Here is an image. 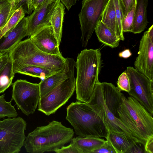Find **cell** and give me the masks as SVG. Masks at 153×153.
Masks as SVG:
<instances>
[{
	"label": "cell",
	"instance_id": "37",
	"mask_svg": "<svg viewBox=\"0 0 153 153\" xmlns=\"http://www.w3.org/2000/svg\"><path fill=\"white\" fill-rule=\"evenodd\" d=\"M9 57L8 53L3 55V56L0 59V71L7 63Z\"/></svg>",
	"mask_w": 153,
	"mask_h": 153
},
{
	"label": "cell",
	"instance_id": "31",
	"mask_svg": "<svg viewBox=\"0 0 153 153\" xmlns=\"http://www.w3.org/2000/svg\"><path fill=\"white\" fill-rule=\"evenodd\" d=\"M117 88L121 91L128 93L130 89V81L126 71L123 72L119 76L117 82Z\"/></svg>",
	"mask_w": 153,
	"mask_h": 153
},
{
	"label": "cell",
	"instance_id": "21",
	"mask_svg": "<svg viewBox=\"0 0 153 153\" xmlns=\"http://www.w3.org/2000/svg\"><path fill=\"white\" fill-rule=\"evenodd\" d=\"M65 9L64 5L60 0H58L50 18V25L59 45L62 37Z\"/></svg>",
	"mask_w": 153,
	"mask_h": 153
},
{
	"label": "cell",
	"instance_id": "28",
	"mask_svg": "<svg viewBox=\"0 0 153 153\" xmlns=\"http://www.w3.org/2000/svg\"><path fill=\"white\" fill-rule=\"evenodd\" d=\"M12 7V2L10 1L0 0V30L8 21Z\"/></svg>",
	"mask_w": 153,
	"mask_h": 153
},
{
	"label": "cell",
	"instance_id": "23",
	"mask_svg": "<svg viewBox=\"0 0 153 153\" xmlns=\"http://www.w3.org/2000/svg\"><path fill=\"white\" fill-rule=\"evenodd\" d=\"M101 21L117 38L114 0H108L103 13Z\"/></svg>",
	"mask_w": 153,
	"mask_h": 153
},
{
	"label": "cell",
	"instance_id": "5",
	"mask_svg": "<svg viewBox=\"0 0 153 153\" xmlns=\"http://www.w3.org/2000/svg\"><path fill=\"white\" fill-rule=\"evenodd\" d=\"M8 54L13 62L40 66L56 72L64 71L67 65L66 58L42 51L35 46L30 38L21 41Z\"/></svg>",
	"mask_w": 153,
	"mask_h": 153
},
{
	"label": "cell",
	"instance_id": "14",
	"mask_svg": "<svg viewBox=\"0 0 153 153\" xmlns=\"http://www.w3.org/2000/svg\"><path fill=\"white\" fill-rule=\"evenodd\" d=\"M30 38L35 46L42 51L51 55L62 56L51 25L42 28Z\"/></svg>",
	"mask_w": 153,
	"mask_h": 153
},
{
	"label": "cell",
	"instance_id": "25",
	"mask_svg": "<svg viewBox=\"0 0 153 153\" xmlns=\"http://www.w3.org/2000/svg\"><path fill=\"white\" fill-rule=\"evenodd\" d=\"M23 9L20 7L13 13L5 26L0 30V38L15 27L25 16Z\"/></svg>",
	"mask_w": 153,
	"mask_h": 153
},
{
	"label": "cell",
	"instance_id": "24",
	"mask_svg": "<svg viewBox=\"0 0 153 153\" xmlns=\"http://www.w3.org/2000/svg\"><path fill=\"white\" fill-rule=\"evenodd\" d=\"M15 74L13 62L9 58L0 71V94L3 93L10 85Z\"/></svg>",
	"mask_w": 153,
	"mask_h": 153
},
{
	"label": "cell",
	"instance_id": "39",
	"mask_svg": "<svg viewBox=\"0 0 153 153\" xmlns=\"http://www.w3.org/2000/svg\"><path fill=\"white\" fill-rule=\"evenodd\" d=\"M45 0H31L33 10L39 7Z\"/></svg>",
	"mask_w": 153,
	"mask_h": 153
},
{
	"label": "cell",
	"instance_id": "19",
	"mask_svg": "<svg viewBox=\"0 0 153 153\" xmlns=\"http://www.w3.org/2000/svg\"><path fill=\"white\" fill-rule=\"evenodd\" d=\"M106 141L103 139L94 137L73 138L71 143L79 149L81 153H91L103 145Z\"/></svg>",
	"mask_w": 153,
	"mask_h": 153
},
{
	"label": "cell",
	"instance_id": "17",
	"mask_svg": "<svg viewBox=\"0 0 153 153\" xmlns=\"http://www.w3.org/2000/svg\"><path fill=\"white\" fill-rule=\"evenodd\" d=\"M105 138L111 143L116 153H128L137 143H143L135 137L123 131L118 132L108 130Z\"/></svg>",
	"mask_w": 153,
	"mask_h": 153
},
{
	"label": "cell",
	"instance_id": "1",
	"mask_svg": "<svg viewBox=\"0 0 153 153\" xmlns=\"http://www.w3.org/2000/svg\"><path fill=\"white\" fill-rule=\"evenodd\" d=\"M102 64L99 48L85 49L78 53L75 62L76 99L88 103L96 84L99 81V75Z\"/></svg>",
	"mask_w": 153,
	"mask_h": 153
},
{
	"label": "cell",
	"instance_id": "13",
	"mask_svg": "<svg viewBox=\"0 0 153 153\" xmlns=\"http://www.w3.org/2000/svg\"><path fill=\"white\" fill-rule=\"evenodd\" d=\"M58 0H45L35 9L29 17V36L34 35L43 27L50 25V18Z\"/></svg>",
	"mask_w": 153,
	"mask_h": 153
},
{
	"label": "cell",
	"instance_id": "29",
	"mask_svg": "<svg viewBox=\"0 0 153 153\" xmlns=\"http://www.w3.org/2000/svg\"><path fill=\"white\" fill-rule=\"evenodd\" d=\"M12 3V7L9 20L14 11L20 7L22 8L25 13L29 15H30L33 10L31 0H14Z\"/></svg>",
	"mask_w": 153,
	"mask_h": 153
},
{
	"label": "cell",
	"instance_id": "11",
	"mask_svg": "<svg viewBox=\"0 0 153 153\" xmlns=\"http://www.w3.org/2000/svg\"><path fill=\"white\" fill-rule=\"evenodd\" d=\"M134 68L153 81V25L145 32L140 41Z\"/></svg>",
	"mask_w": 153,
	"mask_h": 153
},
{
	"label": "cell",
	"instance_id": "38",
	"mask_svg": "<svg viewBox=\"0 0 153 153\" xmlns=\"http://www.w3.org/2000/svg\"><path fill=\"white\" fill-rule=\"evenodd\" d=\"M132 55L130 50L129 49H126L120 52L118 55L120 57L126 59L130 57Z\"/></svg>",
	"mask_w": 153,
	"mask_h": 153
},
{
	"label": "cell",
	"instance_id": "9",
	"mask_svg": "<svg viewBox=\"0 0 153 153\" xmlns=\"http://www.w3.org/2000/svg\"><path fill=\"white\" fill-rule=\"evenodd\" d=\"M40 99L39 84L23 79L17 80L13 83L11 100H14L18 109L25 115L34 113Z\"/></svg>",
	"mask_w": 153,
	"mask_h": 153
},
{
	"label": "cell",
	"instance_id": "4",
	"mask_svg": "<svg viewBox=\"0 0 153 153\" xmlns=\"http://www.w3.org/2000/svg\"><path fill=\"white\" fill-rule=\"evenodd\" d=\"M66 119L76 134L82 137L106 138L108 130L97 112L88 103L76 101L66 108Z\"/></svg>",
	"mask_w": 153,
	"mask_h": 153
},
{
	"label": "cell",
	"instance_id": "12",
	"mask_svg": "<svg viewBox=\"0 0 153 153\" xmlns=\"http://www.w3.org/2000/svg\"><path fill=\"white\" fill-rule=\"evenodd\" d=\"M99 82L96 84L88 104L98 114L107 130L118 132L123 131L132 135L130 131L118 118L113 114L106 105L100 94Z\"/></svg>",
	"mask_w": 153,
	"mask_h": 153
},
{
	"label": "cell",
	"instance_id": "41",
	"mask_svg": "<svg viewBox=\"0 0 153 153\" xmlns=\"http://www.w3.org/2000/svg\"><path fill=\"white\" fill-rule=\"evenodd\" d=\"M9 0L10 1H11L12 2L14 1V0Z\"/></svg>",
	"mask_w": 153,
	"mask_h": 153
},
{
	"label": "cell",
	"instance_id": "27",
	"mask_svg": "<svg viewBox=\"0 0 153 153\" xmlns=\"http://www.w3.org/2000/svg\"><path fill=\"white\" fill-rule=\"evenodd\" d=\"M5 94L0 96V119L7 117H16L18 114L14 108L11 104L12 100L9 102L5 99Z\"/></svg>",
	"mask_w": 153,
	"mask_h": 153
},
{
	"label": "cell",
	"instance_id": "2",
	"mask_svg": "<svg viewBox=\"0 0 153 153\" xmlns=\"http://www.w3.org/2000/svg\"><path fill=\"white\" fill-rule=\"evenodd\" d=\"M74 133L72 128L53 120L29 133L25 137L24 146L29 153L54 152L71 141Z\"/></svg>",
	"mask_w": 153,
	"mask_h": 153
},
{
	"label": "cell",
	"instance_id": "40",
	"mask_svg": "<svg viewBox=\"0 0 153 153\" xmlns=\"http://www.w3.org/2000/svg\"><path fill=\"white\" fill-rule=\"evenodd\" d=\"M3 55L0 52V59L3 56Z\"/></svg>",
	"mask_w": 153,
	"mask_h": 153
},
{
	"label": "cell",
	"instance_id": "22",
	"mask_svg": "<svg viewBox=\"0 0 153 153\" xmlns=\"http://www.w3.org/2000/svg\"><path fill=\"white\" fill-rule=\"evenodd\" d=\"M94 31L99 41L112 48L117 47L120 40L115 36L101 21L97 23Z\"/></svg>",
	"mask_w": 153,
	"mask_h": 153
},
{
	"label": "cell",
	"instance_id": "15",
	"mask_svg": "<svg viewBox=\"0 0 153 153\" xmlns=\"http://www.w3.org/2000/svg\"><path fill=\"white\" fill-rule=\"evenodd\" d=\"M29 16L24 17L13 28L0 38V52L8 53L24 38L28 35Z\"/></svg>",
	"mask_w": 153,
	"mask_h": 153
},
{
	"label": "cell",
	"instance_id": "20",
	"mask_svg": "<svg viewBox=\"0 0 153 153\" xmlns=\"http://www.w3.org/2000/svg\"><path fill=\"white\" fill-rule=\"evenodd\" d=\"M13 69L15 74L18 73L43 80L56 72L45 68L34 65H26L13 62Z\"/></svg>",
	"mask_w": 153,
	"mask_h": 153
},
{
	"label": "cell",
	"instance_id": "34",
	"mask_svg": "<svg viewBox=\"0 0 153 153\" xmlns=\"http://www.w3.org/2000/svg\"><path fill=\"white\" fill-rule=\"evenodd\" d=\"M124 18L134 5L136 4V0H121Z\"/></svg>",
	"mask_w": 153,
	"mask_h": 153
},
{
	"label": "cell",
	"instance_id": "7",
	"mask_svg": "<svg viewBox=\"0 0 153 153\" xmlns=\"http://www.w3.org/2000/svg\"><path fill=\"white\" fill-rule=\"evenodd\" d=\"M109 0H83L78 16L81 31V41L85 47L98 22Z\"/></svg>",
	"mask_w": 153,
	"mask_h": 153
},
{
	"label": "cell",
	"instance_id": "33",
	"mask_svg": "<svg viewBox=\"0 0 153 153\" xmlns=\"http://www.w3.org/2000/svg\"><path fill=\"white\" fill-rule=\"evenodd\" d=\"M54 152L57 153H81L80 150L71 143L68 146H63Z\"/></svg>",
	"mask_w": 153,
	"mask_h": 153
},
{
	"label": "cell",
	"instance_id": "18",
	"mask_svg": "<svg viewBox=\"0 0 153 153\" xmlns=\"http://www.w3.org/2000/svg\"><path fill=\"white\" fill-rule=\"evenodd\" d=\"M148 0H136L133 26L131 32L140 33L146 28L148 22L147 18V7Z\"/></svg>",
	"mask_w": 153,
	"mask_h": 153
},
{
	"label": "cell",
	"instance_id": "8",
	"mask_svg": "<svg viewBox=\"0 0 153 153\" xmlns=\"http://www.w3.org/2000/svg\"><path fill=\"white\" fill-rule=\"evenodd\" d=\"M75 90L74 74L40 98L38 110L48 116L55 113L66 103Z\"/></svg>",
	"mask_w": 153,
	"mask_h": 153
},
{
	"label": "cell",
	"instance_id": "35",
	"mask_svg": "<svg viewBox=\"0 0 153 153\" xmlns=\"http://www.w3.org/2000/svg\"><path fill=\"white\" fill-rule=\"evenodd\" d=\"M145 153H153V136L148 139L144 145Z\"/></svg>",
	"mask_w": 153,
	"mask_h": 153
},
{
	"label": "cell",
	"instance_id": "3",
	"mask_svg": "<svg viewBox=\"0 0 153 153\" xmlns=\"http://www.w3.org/2000/svg\"><path fill=\"white\" fill-rule=\"evenodd\" d=\"M117 112L118 118L132 135L144 144L153 136V116L134 98L124 95Z\"/></svg>",
	"mask_w": 153,
	"mask_h": 153
},
{
	"label": "cell",
	"instance_id": "16",
	"mask_svg": "<svg viewBox=\"0 0 153 153\" xmlns=\"http://www.w3.org/2000/svg\"><path fill=\"white\" fill-rule=\"evenodd\" d=\"M66 58L67 65L64 71L54 74L42 80L39 83L40 98L74 74L75 62L73 59Z\"/></svg>",
	"mask_w": 153,
	"mask_h": 153
},
{
	"label": "cell",
	"instance_id": "32",
	"mask_svg": "<svg viewBox=\"0 0 153 153\" xmlns=\"http://www.w3.org/2000/svg\"><path fill=\"white\" fill-rule=\"evenodd\" d=\"M91 153H116V152L110 142L106 140L103 145Z\"/></svg>",
	"mask_w": 153,
	"mask_h": 153
},
{
	"label": "cell",
	"instance_id": "10",
	"mask_svg": "<svg viewBox=\"0 0 153 153\" xmlns=\"http://www.w3.org/2000/svg\"><path fill=\"white\" fill-rule=\"evenodd\" d=\"M126 71L130 81L129 96L139 102L153 116V81L133 67H127Z\"/></svg>",
	"mask_w": 153,
	"mask_h": 153
},
{
	"label": "cell",
	"instance_id": "26",
	"mask_svg": "<svg viewBox=\"0 0 153 153\" xmlns=\"http://www.w3.org/2000/svg\"><path fill=\"white\" fill-rule=\"evenodd\" d=\"M115 9L117 37L120 40H125L122 24L124 18L121 0H114Z\"/></svg>",
	"mask_w": 153,
	"mask_h": 153
},
{
	"label": "cell",
	"instance_id": "36",
	"mask_svg": "<svg viewBox=\"0 0 153 153\" xmlns=\"http://www.w3.org/2000/svg\"><path fill=\"white\" fill-rule=\"evenodd\" d=\"M60 1L65 6L66 8L69 10L71 7L75 4L76 1L79 0H60Z\"/></svg>",
	"mask_w": 153,
	"mask_h": 153
},
{
	"label": "cell",
	"instance_id": "30",
	"mask_svg": "<svg viewBox=\"0 0 153 153\" xmlns=\"http://www.w3.org/2000/svg\"><path fill=\"white\" fill-rule=\"evenodd\" d=\"M136 4L134 5L128 12L123 21V31L131 32L133 26Z\"/></svg>",
	"mask_w": 153,
	"mask_h": 153
},
{
	"label": "cell",
	"instance_id": "6",
	"mask_svg": "<svg viewBox=\"0 0 153 153\" xmlns=\"http://www.w3.org/2000/svg\"><path fill=\"white\" fill-rule=\"evenodd\" d=\"M27 123L22 117L0 120V153H18L24 146Z\"/></svg>",
	"mask_w": 153,
	"mask_h": 153
}]
</instances>
